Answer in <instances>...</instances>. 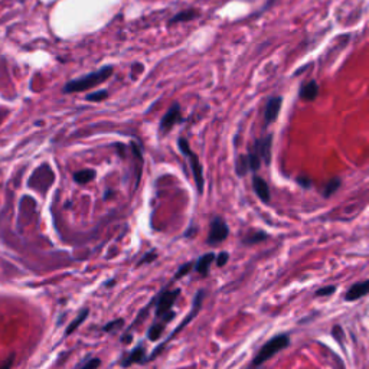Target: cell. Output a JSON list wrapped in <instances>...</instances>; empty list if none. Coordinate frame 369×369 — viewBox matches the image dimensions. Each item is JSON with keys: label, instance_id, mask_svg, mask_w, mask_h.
Instances as JSON below:
<instances>
[{"label": "cell", "instance_id": "cell-1", "mask_svg": "<svg viewBox=\"0 0 369 369\" xmlns=\"http://www.w3.org/2000/svg\"><path fill=\"white\" fill-rule=\"evenodd\" d=\"M114 68L111 65H107L103 68L97 69L94 72H90L84 77L75 78V80L69 81L64 87V92L65 94H72V92H82L90 90L92 87H97L100 84H103L104 81H107L111 75H113Z\"/></svg>", "mask_w": 369, "mask_h": 369}, {"label": "cell", "instance_id": "cell-2", "mask_svg": "<svg viewBox=\"0 0 369 369\" xmlns=\"http://www.w3.org/2000/svg\"><path fill=\"white\" fill-rule=\"evenodd\" d=\"M290 345V336L287 333L277 334L274 337H271L268 342H265L264 345L261 346V349L257 352V355L253 359V366H260L265 363L267 360H270L276 353L280 350L286 349Z\"/></svg>", "mask_w": 369, "mask_h": 369}, {"label": "cell", "instance_id": "cell-3", "mask_svg": "<svg viewBox=\"0 0 369 369\" xmlns=\"http://www.w3.org/2000/svg\"><path fill=\"white\" fill-rule=\"evenodd\" d=\"M205 296H207V291H205V290H199V291L196 293L195 300H194V304H192V309H191V311L188 313V316H186L183 320L180 322V324H179V326H177V327H176V329L173 330L172 333L169 334V337H167V339H166L164 342H161L160 345L154 347V350H153V352L150 353V356L146 357V362H149V360H153L154 357L159 356V355L161 353V350H163V349L166 347V345H167V343H169V342L172 340L173 337H174L176 334L179 333V332H180V330H182L183 327H186V326H188V323H191L192 320H194V317H196V314H198V313H199V310H201V306H202V301H204V299H205Z\"/></svg>", "mask_w": 369, "mask_h": 369}, {"label": "cell", "instance_id": "cell-4", "mask_svg": "<svg viewBox=\"0 0 369 369\" xmlns=\"http://www.w3.org/2000/svg\"><path fill=\"white\" fill-rule=\"evenodd\" d=\"M177 146L179 150L183 153V156L189 161V166H191V170L194 174V180H195L196 189L199 194H204V186H205V179H204V169H202V164L199 161V157L194 150L189 147V143L184 137H179L177 140Z\"/></svg>", "mask_w": 369, "mask_h": 369}, {"label": "cell", "instance_id": "cell-5", "mask_svg": "<svg viewBox=\"0 0 369 369\" xmlns=\"http://www.w3.org/2000/svg\"><path fill=\"white\" fill-rule=\"evenodd\" d=\"M230 235V227L227 225V222L219 217H215L211 222V227H209V235L207 238L208 245H218L222 241H225Z\"/></svg>", "mask_w": 369, "mask_h": 369}, {"label": "cell", "instance_id": "cell-6", "mask_svg": "<svg viewBox=\"0 0 369 369\" xmlns=\"http://www.w3.org/2000/svg\"><path fill=\"white\" fill-rule=\"evenodd\" d=\"M261 159L254 153L253 150L248 154H241L237 163H235V170L238 176H245L248 172H258L261 167Z\"/></svg>", "mask_w": 369, "mask_h": 369}, {"label": "cell", "instance_id": "cell-7", "mask_svg": "<svg viewBox=\"0 0 369 369\" xmlns=\"http://www.w3.org/2000/svg\"><path fill=\"white\" fill-rule=\"evenodd\" d=\"M180 290L174 288V290H166L160 293V296L156 299V317H161L163 314H166L169 310H172L173 304L176 299L179 297Z\"/></svg>", "mask_w": 369, "mask_h": 369}, {"label": "cell", "instance_id": "cell-8", "mask_svg": "<svg viewBox=\"0 0 369 369\" xmlns=\"http://www.w3.org/2000/svg\"><path fill=\"white\" fill-rule=\"evenodd\" d=\"M183 121V117H182V111H180V105L177 103H174L167 110V113L163 115L160 121V133L161 134H166L172 130L173 127L179 123Z\"/></svg>", "mask_w": 369, "mask_h": 369}, {"label": "cell", "instance_id": "cell-9", "mask_svg": "<svg viewBox=\"0 0 369 369\" xmlns=\"http://www.w3.org/2000/svg\"><path fill=\"white\" fill-rule=\"evenodd\" d=\"M271 144H273V134H268L267 137L257 138L254 141L253 151L267 166L271 161Z\"/></svg>", "mask_w": 369, "mask_h": 369}, {"label": "cell", "instance_id": "cell-10", "mask_svg": "<svg viewBox=\"0 0 369 369\" xmlns=\"http://www.w3.org/2000/svg\"><path fill=\"white\" fill-rule=\"evenodd\" d=\"M281 104H283V98L280 95H274V97H270L265 103V110H264V123L265 126L274 123L277 120V117L280 114V110H281Z\"/></svg>", "mask_w": 369, "mask_h": 369}, {"label": "cell", "instance_id": "cell-11", "mask_svg": "<svg viewBox=\"0 0 369 369\" xmlns=\"http://www.w3.org/2000/svg\"><path fill=\"white\" fill-rule=\"evenodd\" d=\"M253 189L254 192H255V195L260 198L261 202H264V204H268V202H270V199H271L270 188H268L267 182H265L261 176H257V174H255L253 177Z\"/></svg>", "mask_w": 369, "mask_h": 369}, {"label": "cell", "instance_id": "cell-12", "mask_svg": "<svg viewBox=\"0 0 369 369\" xmlns=\"http://www.w3.org/2000/svg\"><path fill=\"white\" fill-rule=\"evenodd\" d=\"M369 291V281L368 280H363L360 283L353 284L352 287L347 290V293L345 294L346 301H355V300L362 299L368 294Z\"/></svg>", "mask_w": 369, "mask_h": 369}, {"label": "cell", "instance_id": "cell-13", "mask_svg": "<svg viewBox=\"0 0 369 369\" xmlns=\"http://www.w3.org/2000/svg\"><path fill=\"white\" fill-rule=\"evenodd\" d=\"M319 95V84L316 81H307L300 87L299 97L303 101H314Z\"/></svg>", "mask_w": 369, "mask_h": 369}, {"label": "cell", "instance_id": "cell-14", "mask_svg": "<svg viewBox=\"0 0 369 369\" xmlns=\"http://www.w3.org/2000/svg\"><path fill=\"white\" fill-rule=\"evenodd\" d=\"M146 360V347L143 343H140L137 345L130 353H128V356L121 362V365L123 366H130V365H133V363H143Z\"/></svg>", "mask_w": 369, "mask_h": 369}, {"label": "cell", "instance_id": "cell-15", "mask_svg": "<svg viewBox=\"0 0 369 369\" xmlns=\"http://www.w3.org/2000/svg\"><path fill=\"white\" fill-rule=\"evenodd\" d=\"M215 260V254L214 253H207L204 255H201L198 260H196L195 270L201 274L202 277H207L209 274V270H211V264L214 263Z\"/></svg>", "mask_w": 369, "mask_h": 369}, {"label": "cell", "instance_id": "cell-16", "mask_svg": "<svg viewBox=\"0 0 369 369\" xmlns=\"http://www.w3.org/2000/svg\"><path fill=\"white\" fill-rule=\"evenodd\" d=\"M97 172L94 169H82L78 172L74 173V180L78 184H87L91 182L92 179H95Z\"/></svg>", "mask_w": 369, "mask_h": 369}, {"label": "cell", "instance_id": "cell-17", "mask_svg": "<svg viewBox=\"0 0 369 369\" xmlns=\"http://www.w3.org/2000/svg\"><path fill=\"white\" fill-rule=\"evenodd\" d=\"M166 324H167V323L164 322V320L153 323V324L150 326L149 330H147V339H149V340H153V342L159 340L161 337V334H163V332H164V329H166Z\"/></svg>", "mask_w": 369, "mask_h": 369}, {"label": "cell", "instance_id": "cell-18", "mask_svg": "<svg viewBox=\"0 0 369 369\" xmlns=\"http://www.w3.org/2000/svg\"><path fill=\"white\" fill-rule=\"evenodd\" d=\"M340 184H342V179L340 177H332L327 183L324 184V188H323V198L329 199L330 196L334 195V192H337V189L340 188Z\"/></svg>", "mask_w": 369, "mask_h": 369}, {"label": "cell", "instance_id": "cell-19", "mask_svg": "<svg viewBox=\"0 0 369 369\" xmlns=\"http://www.w3.org/2000/svg\"><path fill=\"white\" fill-rule=\"evenodd\" d=\"M267 238H268V235L263 231H254V232H250L245 238H242V244L244 245H254V244L265 241Z\"/></svg>", "mask_w": 369, "mask_h": 369}, {"label": "cell", "instance_id": "cell-20", "mask_svg": "<svg viewBox=\"0 0 369 369\" xmlns=\"http://www.w3.org/2000/svg\"><path fill=\"white\" fill-rule=\"evenodd\" d=\"M88 314H90V311H88V309H84V310H81L80 311V314H78V317L75 319V320H72V323H69V326L67 327V330H65V334L68 336V334H71L74 330H77L78 327H80L81 324L84 323V320L88 317Z\"/></svg>", "mask_w": 369, "mask_h": 369}, {"label": "cell", "instance_id": "cell-21", "mask_svg": "<svg viewBox=\"0 0 369 369\" xmlns=\"http://www.w3.org/2000/svg\"><path fill=\"white\" fill-rule=\"evenodd\" d=\"M195 18H196L195 11H192V9H189V11H182L179 12V13H176V15L173 16L172 19L169 21V25L179 22H188V21H192V19H195Z\"/></svg>", "mask_w": 369, "mask_h": 369}, {"label": "cell", "instance_id": "cell-22", "mask_svg": "<svg viewBox=\"0 0 369 369\" xmlns=\"http://www.w3.org/2000/svg\"><path fill=\"white\" fill-rule=\"evenodd\" d=\"M107 97H108V91H107V90H100V91L88 94V95L85 97V100H87V101H92V103H100V101L105 100Z\"/></svg>", "mask_w": 369, "mask_h": 369}, {"label": "cell", "instance_id": "cell-23", "mask_svg": "<svg viewBox=\"0 0 369 369\" xmlns=\"http://www.w3.org/2000/svg\"><path fill=\"white\" fill-rule=\"evenodd\" d=\"M101 365V360L98 357H88L85 362H81L77 365V368H82V369H95L98 368Z\"/></svg>", "mask_w": 369, "mask_h": 369}, {"label": "cell", "instance_id": "cell-24", "mask_svg": "<svg viewBox=\"0 0 369 369\" xmlns=\"http://www.w3.org/2000/svg\"><path fill=\"white\" fill-rule=\"evenodd\" d=\"M123 324H124V320H123V319H117V320H113V322L107 323V324H105V326L103 327V330L104 332H107V333H113L114 330L120 329Z\"/></svg>", "mask_w": 369, "mask_h": 369}, {"label": "cell", "instance_id": "cell-25", "mask_svg": "<svg viewBox=\"0 0 369 369\" xmlns=\"http://www.w3.org/2000/svg\"><path fill=\"white\" fill-rule=\"evenodd\" d=\"M194 267V263H186V264L183 265H180L179 267V270L176 271V274H174V277H173V280H172V283L173 281H176V280H179L180 277H184L189 271H191V268Z\"/></svg>", "mask_w": 369, "mask_h": 369}, {"label": "cell", "instance_id": "cell-26", "mask_svg": "<svg viewBox=\"0 0 369 369\" xmlns=\"http://www.w3.org/2000/svg\"><path fill=\"white\" fill-rule=\"evenodd\" d=\"M157 258V253H156V250H151V251H149V253H146L144 254V257L140 260L137 263V267H140V265H143V264H147V263H153L154 260Z\"/></svg>", "mask_w": 369, "mask_h": 369}, {"label": "cell", "instance_id": "cell-27", "mask_svg": "<svg viewBox=\"0 0 369 369\" xmlns=\"http://www.w3.org/2000/svg\"><path fill=\"white\" fill-rule=\"evenodd\" d=\"M336 286H326V287H322L319 288L317 291H316V296L317 297H324V296H330V294H333L334 291H336Z\"/></svg>", "mask_w": 369, "mask_h": 369}, {"label": "cell", "instance_id": "cell-28", "mask_svg": "<svg viewBox=\"0 0 369 369\" xmlns=\"http://www.w3.org/2000/svg\"><path fill=\"white\" fill-rule=\"evenodd\" d=\"M332 336H333L334 340H337L339 345H343V330L340 326H334L332 329Z\"/></svg>", "mask_w": 369, "mask_h": 369}, {"label": "cell", "instance_id": "cell-29", "mask_svg": "<svg viewBox=\"0 0 369 369\" xmlns=\"http://www.w3.org/2000/svg\"><path fill=\"white\" fill-rule=\"evenodd\" d=\"M228 261H230V254L227 253V251H221L218 257H217V265L218 267H224Z\"/></svg>", "mask_w": 369, "mask_h": 369}, {"label": "cell", "instance_id": "cell-30", "mask_svg": "<svg viewBox=\"0 0 369 369\" xmlns=\"http://www.w3.org/2000/svg\"><path fill=\"white\" fill-rule=\"evenodd\" d=\"M297 183H299L301 188H304V189H309L313 182H311V179L309 176H300V177H297Z\"/></svg>", "mask_w": 369, "mask_h": 369}, {"label": "cell", "instance_id": "cell-31", "mask_svg": "<svg viewBox=\"0 0 369 369\" xmlns=\"http://www.w3.org/2000/svg\"><path fill=\"white\" fill-rule=\"evenodd\" d=\"M133 340V334H130V333H126L123 337H121V342L123 343H130Z\"/></svg>", "mask_w": 369, "mask_h": 369}, {"label": "cell", "instance_id": "cell-32", "mask_svg": "<svg viewBox=\"0 0 369 369\" xmlns=\"http://www.w3.org/2000/svg\"><path fill=\"white\" fill-rule=\"evenodd\" d=\"M115 283V280H111V281H108V283H105V287H110V286H113Z\"/></svg>", "mask_w": 369, "mask_h": 369}]
</instances>
